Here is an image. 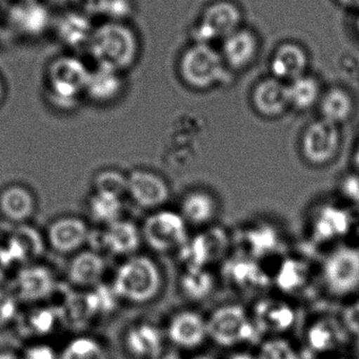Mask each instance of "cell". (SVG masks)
<instances>
[{"mask_svg": "<svg viewBox=\"0 0 359 359\" xmlns=\"http://www.w3.org/2000/svg\"><path fill=\"white\" fill-rule=\"evenodd\" d=\"M89 50L97 69L120 74L136 61L138 39L129 25L120 21H107L93 29Z\"/></svg>", "mask_w": 359, "mask_h": 359, "instance_id": "obj_1", "label": "cell"}, {"mask_svg": "<svg viewBox=\"0 0 359 359\" xmlns=\"http://www.w3.org/2000/svg\"><path fill=\"white\" fill-rule=\"evenodd\" d=\"M162 287L159 267L145 255L129 257L118 268L113 284L118 299L136 305L153 301L159 294Z\"/></svg>", "mask_w": 359, "mask_h": 359, "instance_id": "obj_2", "label": "cell"}, {"mask_svg": "<svg viewBox=\"0 0 359 359\" xmlns=\"http://www.w3.org/2000/svg\"><path fill=\"white\" fill-rule=\"evenodd\" d=\"M90 73L86 65L74 57L63 56L53 60L46 72L53 102L63 109L73 107L76 99L86 92Z\"/></svg>", "mask_w": 359, "mask_h": 359, "instance_id": "obj_3", "label": "cell"}, {"mask_svg": "<svg viewBox=\"0 0 359 359\" xmlns=\"http://www.w3.org/2000/svg\"><path fill=\"white\" fill-rule=\"evenodd\" d=\"M208 337L221 347L256 341L259 333L246 310L238 305L218 308L207 320Z\"/></svg>", "mask_w": 359, "mask_h": 359, "instance_id": "obj_4", "label": "cell"}, {"mask_svg": "<svg viewBox=\"0 0 359 359\" xmlns=\"http://www.w3.org/2000/svg\"><path fill=\"white\" fill-rule=\"evenodd\" d=\"M181 73L188 86L206 90L226 78L223 58L207 43H198L181 59Z\"/></svg>", "mask_w": 359, "mask_h": 359, "instance_id": "obj_5", "label": "cell"}, {"mask_svg": "<svg viewBox=\"0 0 359 359\" xmlns=\"http://www.w3.org/2000/svg\"><path fill=\"white\" fill-rule=\"evenodd\" d=\"M141 236L148 246L156 252L181 249L188 241L187 222L181 213L159 210L145 219Z\"/></svg>", "mask_w": 359, "mask_h": 359, "instance_id": "obj_6", "label": "cell"}, {"mask_svg": "<svg viewBox=\"0 0 359 359\" xmlns=\"http://www.w3.org/2000/svg\"><path fill=\"white\" fill-rule=\"evenodd\" d=\"M322 278L328 290L337 297L359 290V249L341 246L333 250L325 261Z\"/></svg>", "mask_w": 359, "mask_h": 359, "instance_id": "obj_7", "label": "cell"}, {"mask_svg": "<svg viewBox=\"0 0 359 359\" xmlns=\"http://www.w3.org/2000/svg\"><path fill=\"white\" fill-rule=\"evenodd\" d=\"M341 143L339 126L320 118L310 123L303 132L301 151L312 165H326L337 157Z\"/></svg>", "mask_w": 359, "mask_h": 359, "instance_id": "obj_8", "label": "cell"}, {"mask_svg": "<svg viewBox=\"0 0 359 359\" xmlns=\"http://www.w3.org/2000/svg\"><path fill=\"white\" fill-rule=\"evenodd\" d=\"M228 238L219 228L207 230L195 238H188L181 250V259L185 269L206 268L223 255L227 249Z\"/></svg>", "mask_w": 359, "mask_h": 359, "instance_id": "obj_9", "label": "cell"}, {"mask_svg": "<svg viewBox=\"0 0 359 359\" xmlns=\"http://www.w3.org/2000/svg\"><path fill=\"white\" fill-rule=\"evenodd\" d=\"M128 194L138 206L154 209L166 204L170 188L166 180L156 172L136 170L128 175Z\"/></svg>", "mask_w": 359, "mask_h": 359, "instance_id": "obj_10", "label": "cell"}, {"mask_svg": "<svg viewBox=\"0 0 359 359\" xmlns=\"http://www.w3.org/2000/svg\"><path fill=\"white\" fill-rule=\"evenodd\" d=\"M294 309L280 299H265L254 307L252 320L259 334H282L292 328L295 323Z\"/></svg>", "mask_w": 359, "mask_h": 359, "instance_id": "obj_11", "label": "cell"}, {"mask_svg": "<svg viewBox=\"0 0 359 359\" xmlns=\"http://www.w3.org/2000/svg\"><path fill=\"white\" fill-rule=\"evenodd\" d=\"M240 22V11L229 2H217L204 13L202 23L197 29L200 43L216 38H227L237 31Z\"/></svg>", "mask_w": 359, "mask_h": 359, "instance_id": "obj_12", "label": "cell"}, {"mask_svg": "<svg viewBox=\"0 0 359 359\" xmlns=\"http://www.w3.org/2000/svg\"><path fill=\"white\" fill-rule=\"evenodd\" d=\"M167 334L176 347L195 349L208 337L207 320L194 311L179 312L171 318Z\"/></svg>", "mask_w": 359, "mask_h": 359, "instance_id": "obj_13", "label": "cell"}, {"mask_svg": "<svg viewBox=\"0 0 359 359\" xmlns=\"http://www.w3.org/2000/svg\"><path fill=\"white\" fill-rule=\"evenodd\" d=\"M90 231L86 222L79 217H60L48 227V240L54 250L73 253L88 243Z\"/></svg>", "mask_w": 359, "mask_h": 359, "instance_id": "obj_14", "label": "cell"}, {"mask_svg": "<svg viewBox=\"0 0 359 359\" xmlns=\"http://www.w3.org/2000/svg\"><path fill=\"white\" fill-rule=\"evenodd\" d=\"M100 250H107L112 255L132 257L141 246L143 236L133 222L118 219L105 229L99 231Z\"/></svg>", "mask_w": 359, "mask_h": 359, "instance_id": "obj_15", "label": "cell"}, {"mask_svg": "<svg viewBox=\"0 0 359 359\" xmlns=\"http://www.w3.org/2000/svg\"><path fill=\"white\" fill-rule=\"evenodd\" d=\"M252 102L263 117H280L291 107L288 86L276 78L263 80L253 90Z\"/></svg>", "mask_w": 359, "mask_h": 359, "instance_id": "obj_16", "label": "cell"}, {"mask_svg": "<svg viewBox=\"0 0 359 359\" xmlns=\"http://www.w3.org/2000/svg\"><path fill=\"white\" fill-rule=\"evenodd\" d=\"M162 332L150 323L134 324L124 334V347L129 354L137 359H151L164 347Z\"/></svg>", "mask_w": 359, "mask_h": 359, "instance_id": "obj_17", "label": "cell"}, {"mask_svg": "<svg viewBox=\"0 0 359 359\" xmlns=\"http://www.w3.org/2000/svg\"><path fill=\"white\" fill-rule=\"evenodd\" d=\"M351 225V217L346 209L335 205H325L314 217L312 231L315 240L328 242L347 234Z\"/></svg>", "mask_w": 359, "mask_h": 359, "instance_id": "obj_18", "label": "cell"}, {"mask_svg": "<svg viewBox=\"0 0 359 359\" xmlns=\"http://www.w3.org/2000/svg\"><path fill=\"white\" fill-rule=\"evenodd\" d=\"M230 284L242 291H259L269 285V276L259 264L248 257L231 259L223 271Z\"/></svg>", "mask_w": 359, "mask_h": 359, "instance_id": "obj_19", "label": "cell"}, {"mask_svg": "<svg viewBox=\"0 0 359 359\" xmlns=\"http://www.w3.org/2000/svg\"><path fill=\"white\" fill-rule=\"evenodd\" d=\"M6 250L13 263H31L36 261L44 250L41 234L31 226L20 224L8 238Z\"/></svg>", "mask_w": 359, "mask_h": 359, "instance_id": "obj_20", "label": "cell"}, {"mask_svg": "<svg viewBox=\"0 0 359 359\" xmlns=\"http://www.w3.org/2000/svg\"><path fill=\"white\" fill-rule=\"evenodd\" d=\"M33 194L21 185H12L0 192V213L8 221L23 224L35 212Z\"/></svg>", "mask_w": 359, "mask_h": 359, "instance_id": "obj_21", "label": "cell"}, {"mask_svg": "<svg viewBox=\"0 0 359 359\" xmlns=\"http://www.w3.org/2000/svg\"><path fill=\"white\" fill-rule=\"evenodd\" d=\"M54 289V280L46 268L31 266L19 273L16 292L23 301L36 302L50 295Z\"/></svg>", "mask_w": 359, "mask_h": 359, "instance_id": "obj_22", "label": "cell"}, {"mask_svg": "<svg viewBox=\"0 0 359 359\" xmlns=\"http://www.w3.org/2000/svg\"><path fill=\"white\" fill-rule=\"evenodd\" d=\"M345 341V332L333 318H322L310 326L307 332L309 351L325 354L335 351Z\"/></svg>", "mask_w": 359, "mask_h": 359, "instance_id": "obj_23", "label": "cell"}, {"mask_svg": "<svg viewBox=\"0 0 359 359\" xmlns=\"http://www.w3.org/2000/svg\"><path fill=\"white\" fill-rule=\"evenodd\" d=\"M105 272V262L98 252L82 251L77 253L69 266L70 280L76 286H95Z\"/></svg>", "mask_w": 359, "mask_h": 359, "instance_id": "obj_24", "label": "cell"}, {"mask_svg": "<svg viewBox=\"0 0 359 359\" xmlns=\"http://www.w3.org/2000/svg\"><path fill=\"white\" fill-rule=\"evenodd\" d=\"M307 57L303 48L296 44H284L278 48L272 60V72L276 79L293 80L303 76Z\"/></svg>", "mask_w": 359, "mask_h": 359, "instance_id": "obj_25", "label": "cell"}, {"mask_svg": "<svg viewBox=\"0 0 359 359\" xmlns=\"http://www.w3.org/2000/svg\"><path fill=\"white\" fill-rule=\"evenodd\" d=\"M216 212V200L204 190H193L181 201V215L187 224L204 225L210 223Z\"/></svg>", "mask_w": 359, "mask_h": 359, "instance_id": "obj_26", "label": "cell"}, {"mask_svg": "<svg viewBox=\"0 0 359 359\" xmlns=\"http://www.w3.org/2000/svg\"><path fill=\"white\" fill-rule=\"evenodd\" d=\"M124 84L119 73L97 69L91 72L84 94L98 103H107L115 100L122 94Z\"/></svg>", "mask_w": 359, "mask_h": 359, "instance_id": "obj_27", "label": "cell"}, {"mask_svg": "<svg viewBox=\"0 0 359 359\" xmlns=\"http://www.w3.org/2000/svg\"><path fill=\"white\" fill-rule=\"evenodd\" d=\"M256 48V40L250 32L237 29L225 38L223 58L234 69H242L253 60Z\"/></svg>", "mask_w": 359, "mask_h": 359, "instance_id": "obj_28", "label": "cell"}, {"mask_svg": "<svg viewBox=\"0 0 359 359\" xmlns=\"http://www.w3.org/2000/svg\"><path fill=\"white\" fill-rule=\"evenodd\" d=\"M353 109L351 96L341 88H331L320 101L322 118L337 126L347 121L353 114Z\"/></svg>", "mask_w": 359, "mask_h": 359, "instance_id": "obj_29", "label": "cell"}, {"mask_svg": "<svg viewBox=\"0 0 359 359\" xmlns=\"http://www.w3.org/2000/svg\"><path fill=\"white\" fill-rule=\"evenodd\" d=\"M214 276L206 268L185 269L181 276V288L183 295L192 302L208 299L214 289Z\"/></svg>", "mask_w": 359, "mask_h": 359, "instance_id": "obj_30", "label": "cell"}, {"mask_svg": "<svg viewBox=\"0 0 359 359\" xmlns=\"http://www.w3.org/2000/svg\"><path fill=\"white\" fill-rule=\"evenodd\" d=\"M122 198L94 192L89 198L88 211L95 222L107 226L122 219Z\"/></svg>", "mask_w": 359, "mask_h": 359, "instance_id": "obj_31", "label": "cell"}, {"mask_svg": "<svg viewBox=\"0 0 359 359\" xmlns=\"http://www.w3.org/2000/svg\"><path fill=\"white\" fill-rule=\"evenodd\" d=\"M246 243L253 257H266L280 248V238L272 226L261 224L247 230Z\"/></svg>", "mask_w": 359, "mask_h": 359, "instance_id": "obj_32", "label": "cell"}, {"mask_svg": "<svg viewBox=\"0 0 359 359\" xmlns=\"http://www.w3.org/2000/svg\"><path fill=\"white\" fill-rule=\"evenodd\" d=\"M59 359H111L109 350L98 339L78 337L65 346Z\"/></svg>", "mask_w": 359, "mask_h": 359, "instance_id": "obj_33", "label": "cell"}, {"mask_svg": "<svg viewBox=\"0 0 359 359\" xmlns=\"http://www.w3.org/2000/svg\"><path fill=\"white\" fill-rule=\"evenodd\" d=\"M291 107L305 111L315 104L320 98V86L314 78L301 76L288 86Z\"/></svg>", "mask_w": 359, "mask_h": 359, "instance_id": "obj_34", "label": "cell"}, {"mask_svg": "<svg viewBox=\"0 0 359 359\" xmlns=\"http://www.w3.org/2000/svg\"><path fill=\"white\" fill-rule=\"evenodd\" d=\"M57 320L58 316L54 310L41 308L32 310L25 318H21L19 327L22 334L39 337L52 332Z\"/></svg>", "mask_w": 359, "mask_h": 359, "instance_id": "obj_35", "label": "cell"}, {"mask_svg": "<svg viewBox=\"0 0 359 359\" xmlns=\"http://www.w3.org/2000/svg\"><path fill=\"white\" fill-rule=\"evenodd\" d=\"M308 280V270L301 262L288 259L278 271L276 283L285 292H295L305 286Z\"/></svg>", "mask_w": 359, "mask_h": 359, "instance_id": "obj_36", "label": "cell"}, {"mask_svg": "<svg viewBox=\"0 0 359 359\" xmlns=\"http://www.w3.org/2000/svg\"><path fill=\"white\" fill-rule=\"evenodd\" d=\"M94 192L122 198L128 194V176L119 170H105L95 176Z\"/></svg>", "mask_w": 359, "mask_h": 359, "instance_id": "obj_37", "label": "cell"}, {"mask_svg": "<svg viewBox=\"0 0 359 359\" xmlns=\"http://www.w3.org/2000/svg\"><path fill=\"white\" fill-rule=\"evenodd\" d=\"M299 353L285 339H274L266 341L261 347L259 359H297Z\"/></svg>", "mask_w": 359, "mask_h": 359, "instance_id": "obj_38", "label": "cell"}, {"mask_svg": "<svg viewBox=\"0 0 359 359\" xmlns=\"http://www.w3.org/2000/svg\"><path fill=\"white\" fill-rule=\"evenodd\" d=\"M343 325L348 333L359 337V302L346 308L343 314Z\"/></svg>", "mask_w": 359, "mask_h": 359, "instance_id": "obj_39", "label": "cell"}, {"mask_svg": "<svg viewBox=\"0 0 359 359\" xmlns=\"http://www.w3.org/2000/svg\"><path fill=\"white\" fill-rule=\"evenodd\" d=\"M21 359H59V356L51 346L35 344L25 350Z\"/></svg>", "mask_w": 359, "mask_h": 359, "instance_id": "obj_40", "label": "cell"}, {"mask_svg": "<svg viewBox=\"0 0 359 359\" xmlns=\"http://www.w3.org/2000/svg\"><path fill=\"white\" fill-rule=\"evenodd\" d=\"M16 306L10 297L0 294V328L16 318Z\"/></svg>", "mask_w": 359, "mask_h": 359, "instance_id": "obj_41", "label": "cell"}, {"mask_svg": "<svg viewBox=\"0 0 359 359\" xmlns=\"http://www.w3.org/2000/svg\"><path fill=\"white\" fill-rule=\"evenodd\" d=\"M13 261L6 247H0V280L4 278Z\"/></svg>", "mask_w": 359, "mask_h": 359, "instance_id": "obj_42", "label": "cell"}, {"mask_svg": "<svg viewBox=\"0 0 359 359\" xmlns=\"http://www.w3.org/2000/svg\"><path fill=\"white\" fill-rule=\"evenodd\" d=\"M151 359H183L178 350L164 346Z\"/></svg>", "mask_w": 359, "mask_h": 359, "instance_id": "obj_43", "label": "cell"}, {"mask_svg": "<svg viewBox=\"0 0 359 359\" xmlns=\"http://www.w3.org/2000/svg\"><path fill=\"white\" fill-rule=\"evenodd\" d=\"M0 359H21L16 355V354L13 353V352L10 351H1L0 352Z\"/></svg>", "mask_w": 359, "mask_h": 359, "instance_id": "obj_44", "label": "cell"}, {"mask_svg": "<svg viewBox=\"0 0 359 359\" xmlns=\"http://www.w3.org/2000/svg\"><path fill=\"white\" fill-rule=\"evenodd\" d=\"M230 359H259L257 358H254V356L251 355V354L248 353H235L230 358Z\"/></svg>", "mask_w": 359, "mask_h": 359, "instance_id": "obj_45", "label": "cell"}, {"mask_svg": "<svg viewBox=\"0 0 359 359\" xmlns=\"http://www.w3.org/2000/svg\"><path fill=\"white\" fill-rule=\"evenodd\" d=\"M339 1L343 2L346 6H355V8H359V0H339Z\"/></svg>", "mask_w": 359, "mask_h": 359, "instance_id": "obj_46", "label": "cell"}, {"mask_svg": "<svg viewBox=\"0 0 359 359\" xmlns=\"http://www.w3.org/2000/svg\"><path fill=\"white\" fill-rule=\"evenodd\" d=\"M4 93H6V90H4V81H2L1 78H0V104H1L2 100H4Z\"/></svg>", "mask_w": 359, "mask_h": 359, "instance_id": "obj_47", "label": "cell"}, {"mask_svg": "<svg viewBox=\"0 0 359 359\" xmlns=\"http://www.w3.org/2000/svg\"><path fill=\"white\" fill-rule=\"evenodd\" d=\"M354 355L355 359H359V337H356L355 345H354Z\"/></svg>", "mask_w": 359, "mask_h": 359, "instance_id": "obj_48", "label": "cell"}, {"mask_svg": "<svg viewBox=\"0 0 359 359\" xmlns=\"http://www.w3.org/2000/svg\"><path fill=\"white\" fill-rule=\"evenodd\" d=\"M355 164H356V166H358V168L359 170V147H358V149H356Z\"/></svg>", "mask_w": 359, "mask_h": 359, "instance_id": "obj_49", "label": "cell"}, {"mask_svg": "<svg viewBox=\"0 0 359 359\" xmlns=\"http://www.w3.org/2000/svg\"><path fill=\"white\" fill-rule=\"evenodd\" d=\"M193 359H214V358H211V356L200 355V356H196V358H194Z\"/></svg>", "mask_w": 359, "mask_h": 359, "instance_id": "obj_50", "label": "cell"}, {"mask_svg": "<svg viewBox=\"0 0 359 359\" xmlns=\"http://www.w3.org/2000/svg\"><path fill=\"white\" fill-rule=\"evenodd\" d=\"M358 32H359V18H358Z\"/></svg>", "mask_w": 359, "mask_h": 359, "instance_id": "obj_51", "label": "cell"}, {"mask_svg": "<svg viewBox=\"0 0 359 359\" xmlns=\"http://www.w3.org/2000/svg\"><path fill=\"white\" fill-rule=\"evenodd\" d=\"M341 359H346V358H341Z\"/></svg>", "mask_w": 359, "mask_h": 359, "instance_id": "obj_52", "label": "cell"}]
</instances>
